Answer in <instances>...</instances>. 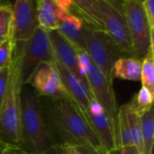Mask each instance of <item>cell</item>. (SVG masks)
Here are the masks:
<instances>
[{"label":"cell","mask_w":154,"mask_h":154,"mask_svg":"<svg viewBox=\"0 0 154 154\" xmlns=\"http://www.w3.org/2000/svg\"><path fill=\"white\" fill-rule=\"evenodd\" d=\"M43 117L56 145L83 147L95 154H110L72 101L41 97Z\"/></svg>","instance_id":"6da1fadb"},{"label":"cell","mask_w":154,"mask_h":154,"mask_svg":"<svg viewBox=\"0 0 154 154\" xmlns=\"http://www.w3.org/2000/svg\"><path fill=\"white\" fill-rule=\"evenodd\" d=\"M20 136V148L28 154L38 153L56 145L43 117L41 97L29 85L22 88Z\"/></svg>","instance_id":"7a4b0ae2"},{"label":"cell","mask_w":154,"mask_h":154,"mask_svg":"<svg viewBox=\"0 0 154 154\" xmlns=\"http://www.w3.org/2000/svg\"><path fill=\"white\" fill-rule=\"evenodd\" d=\"M23 44H15L9 65L8 80L0 110V141L19 147L21 145L20 119L23 83L21 79V55Z\"/></svg>","instance_id":"3957f363"},{"label":"cell","mask_w":154,"mask_h":154,"mask_svg":"<svg viewBox=\"0 0 154 154\" xmlns=\"http://www.w3.org/2000/svg\"><path fill=\"white\" fill-rule=\"evenodd\" d=\"M79 61L92 99L97 101L108 116L116 122L118 106L113 88V82H110L106 78L102 71L92 62L85 51H79Z\"/></svg>","instance_id":"277c9868"},{"label":"cell","mask_w":154,"mask_h":154,"mask_svg":"<svg viewBox=\"0 0 154 154\" xmlns=\"http://www.w3.org/2000/svg\"><path fill=\"white\" fill-rule=\"evenodd\" d=\"M122 4L132 45V56L143 60L150 48H154V34L150 31L142 1L124 0Z\"/></svg>","instance_id":"5b68a950"},{"label":"cell","mask_w":154,"mask_h":154,"mask_svg":"<svg viewBox=\"0 0 154 154\" xmlns=\"http://www.w3.org/2000/svg\"><path fill=\"white\" fill-rule=\"evenodd\" d=\"M85 51L92 62L113 82V69L116 60L124 54L104 31H97L86 26L84 33Z\"/></svg>","instance_id":"8992f818"},{"label":"cell","mask_w":154,"mask_h":154,"mask_svg":"<svg viewBox=\"0 0 154 154\" xmlns=\"http://www.w3.org/2000/svg\"><path fill=\"white\" fill-rule=\"evenodd\" d=\"M104 32L114 42L125 57L132 56V45L122 1L97 0Z\"/></svg>","instance_id":"52a82bcc"},{"label":"cell","mask_w":154,"mask_h":154,"mask_svg":"<svg viewBox=\"0 0 154 154\" xmlns=\"http://www.w3.org/2000/svg\"><path fill=\"white\" fill-rule=\"evenodd\" d=\"M54 55L48 32L37 28L32 38L23 45L21 55V79L26 85L37 66L42 62H53Z\"/></svg>","instance_id":"ba28073f"},{"label":"cell","mask_w":154,"mask_h":154,"mask_svg":"<svg viewBox=\"0 0 154 154\" xmlns=\"http://www.w3.org/2000/svg\"><path fill=\"white\" fill-rule=\"evenodd\" d=\"M26 85L31 86L41 97L72 101L61 80L55 61L39 64Z\"/></svg>","instance_id":"9c48e42d"},{"label":"cell","mask_w":154,"mask_h":154,"mask_svg":"<svg viewBox=\"0 0 154 154\" xmlns=\"http://www.w3.org/2000/svg\"><path fill=\"white\" fill-rule=\"evenodd\" d=\"M38 27L35 1L17 0L13 3L11 37L14 44L27 42Z\"/></svg>","instance_id":"30bf717a"},{"label":"cell","mask_w":154,"mask_h":154,"mask_svg":"<svg viewBox=\"0 0 154 154\" xmlns=\"http://www.w3.org/2000/svg\"><path fill=\"white\" fill-rule=\"evenodd\" d=\"M54 1L58 10L57 31L78 51H85L84 33L86 25L72 12V0Z\"/></svg>","instance_id":"8fae6325"},{"label":"cell","mask_w":154,"mask_h":154,"mask_svg":"<svg viewBox=\"0 0 154 154\" xmlns=\"http://www.w3.org/2000/svg\"><path fill=\"white\" fill-rule=\"evenodd\" d=\"M48 34L55 61L69 70L74 77H76L89 92L86 78L80 70L79 51L71 43H69L57 30L49 32Z\"/></svg>","instance_id":"7c38bea8"},{"label":"cell","mask_w":154,"mask_h":154,"mask_svg":"<svg viewBox=\"0 0 154 154\" xmlns=\"http://www.w3.org/2000/svg\"><path fill=\"white\" fill-rule=\"evenodd\" d=\"M55 64L72 102L80 112H86L88 109L90 102L93 100L89 92L85 86L69 70L56 61Z\"/></svg>","instance_id":"4fadbf2b"},{"label":"cell","mask_w":154,"mask_h":154,"mask_svg":"<svg viewBox=\"0 0 154 154\" xmlns=\"http://www.w3.org/2000/svg\"><path fill=\"white\" fill-rule=\"evenodd\" d=\"M71 10L83 21L87 27L97 31H104V25L97 0L72 1Z\"/></svg>","instance_id":"5bb4252c"},{"label":"cell","mask_w":154,"mask_h":154,"mask_svg":"<svg viewBox=\"0 0 154 154\" xmlns=\"http://www.w3.org/2000/svg\"><path fill=\"white\" fill-rule=\"evenodd\" d=\"M36 13L38 24L45 32L58 29V10L54 0H37Z\"/></svg>","instance_id":"9a60e30c"},{"label":"cell","mask_w":154,"mask_h":154,"mask_svg":"<svg viewBox=\"0 0 154 154\" xmlns=\"http://www.w3.org/2000/svg\"><path fill=\"white\" fill-rule=\"evenodd\" d=\"M142 61L134 57H122L116 60L113 69V78L130 81H141Z\"/></svg>","instance_id":"2e32d148"},{"label":"cell","mask_w":154,"mask_h":154,"mask_svg":"<svg viewBox=\"0 0 154 154\" xmlns=\"http://www.w3.org/2000/svg\"><path fill=\"white\" fill-rule=\"evenodd\" d=\"M125 106L126 111V117H127L128 129H129L132 147L135 148V150L138 152L139 154H143L141 117L131 109L128 104H125Z\"/></svg>","instance_id":"e0dca14e"},{"label":"cell","mask_w":154,"mask_h":154,"mask_svg":"<svg viewBox=\"0 0 154 154\" xmlns=\"http://www.w3.org/2000/svg\"><path fill=\"white\" fill-rule=\"evenodd\" d=\"M143 154H152L154 140V108L152 107L141 117Z\"/></svg>","instance_id":"ac0fdd59"},{"label":"cell","mask_w":154,"mask_h":154,"mask_svg":"<svg viewBox=\"0 0 154 154\" xmlns=\"http://www.w3.org/2000/svg\"><path fill=\"white\" fill-rule=\"evenodd\" d=\"M154 95L148 89L142 87V88L133 97V98L127 104L131 109L142 117L152 107H153Z\"/></svg>","instance_id":"d6986e66"},{"label":"cell","mask_w":154,"mask_h":154,"mask_svg":"<svg viewBox=\"0 0 154 154\" xmlns=\"http://www.w3.org/2000/svg\"><path fill=\"white\" fill-rule=\"evenodd\" d=\"M141 81L143 88L154 95V48H150L142 61Z\"/></svg>","instance_id":"ffe728a7"},{"label":"cell","mask_w":154,"mask_h":154,"mask_svg":"<svg viewBox=\"0 0 154 154\" xmlns=\"http://www.w3.org/2000/svg\"><path fill=\"white\" fill-rule=\"evenodd\" d=\"M13 3L0 1V44L11 36Z\"/></svg>","instance_id":"44dd1931"},{"label":"cell","mask_w":154,"mask_h":154,"mask_svg":"<svg viewBox=\"0 0 154 154\" xmlns=\"http://www.w3.org/2000/svg\"><path fill=\"white\" fill-rule=\"evenodd\" d=\"M14 46L15 44L11 36L0 44V69L8 68L11 64Z\"/></svg>","instance_id":"7402d4cb"},{"label":"cell","mask_w":154,"mask_h":154,"mask_svg":"<svg viewBox=\"0 0 154 154\" xmlns=\"http://www.w3.org/2000/svg\"><path fill=\"white\" fill-rule=\"evenodd\" d=\"M142 5L150 27V31L154 34V0L142 1Z\"/></svg>","instance_id":"603a6c76"},{"label":"cell","mask_w":154,"mask_h":154,"mask_svg":"<svg viewBox=\"0 0 154 154\" xmlns=\"http://www.w3.org/2000/svg\"><path fill=\"white\" fill-rule=\"evenodd\" d=\"M8 74H9V67L5 69H0V110L2 107L3 100L5 94L7 80H8Z\"/></svg>","instance_id":"cb8c5ba5"},{"label":"cell","mask_w":154,"mask_h":154,"mask_svg":"<svg viewBox=\"0 0 154 154\" xmlns=\"http://www.w3.org/2000/svg\"><path fill=\"white\" fill-rule=\"evenodd\" d=\"M32 154H63V152H62V151H61V149H60V147L59 145H53L51 148H49V149H47V150H45L43 152Z\"/></svg>","instance_id":"d4e9b609"},{"label":"cell","mask_w":154,"mask_h":154,"mask_svg":"<svg viewBox=\"0 0 154 154\" xmlns=\"http://www.w3.org/2000/svg\"><path fill=\"white\" fill-rule=\"evenodd\" d=\"M62 151L63 154H79L78 151L70 145H59Z\"/></svg>","instance_id":"484cf974"},{"label":"cell","mask_w":154,"mask_h":154,"mask_svg":"<svg viewBox=\"0 0 154 154\" xmlns=\"http://www.w3.org/2000/svg\"><path fill=\"white\" fill-rule=\"evenodd\" d=\"M116 154H139L138 152L135 150V148L134 147H125V148H121L119 149Z\"/></svg>","instance_id":"4316f807"},{"label":"cell","mask_w":154,"mask_h":154,"mask_svg":"<svg viewBox=\"0 0 154 154\" xmlns=\"http://www.w3.org/2000/svg\"><path fill=\"white\" fill-rule=\"evenodd\" d=\"M7 154H27L24 152L21 148L19 147H15V146H11L10 149L8 150Z\"/></svg>","instance_id":"83f0119b"},{"label":"cell","mask_w":154,"mask_h":154,"mask_svg":"<svg viewBox=\"0 0 154 154\" xmlns=\"http://www.w3.org/2000/svg\"><path fill=\"white\" fill-rule=\"evenodd\" d=\"M11 145H8L0 141V154H7L8 150L10 149Z\"/></svg>","instance_id":"f1b7e54d"},{"label":"cell","mask_w":154,"mask_h":154,"mask_svg":"<svg viewBox=\"0 0 154 154\" xmlns=\"http://www.w3.org/2000/svg\"><path fill=\"white\" fill-rule=\"evenodd\" d=\"M74 148L78 151V152L79 154H95L93 153L92 152H90V151L83 148V147H74Z\"/></svg>","instance_id":"f546056e"}]
</instances>
